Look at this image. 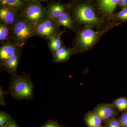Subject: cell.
I'll list each match as a JSON object with an SVG mask.
<instances>
[{"label": "cell", "instance_id": "obj_1", "mask_svg": "<svg viewBox=\"0 0 127 127\" xmlns=\"http://www.w3.org/2000/svg\"><path fill=\"white\" fill-rule=\"evenodd\" d=\"M34 86L30 76L25 72L12 76L8 87V94L18 101H32L34 99Z\"/></svg>", "mask_w": 127, "mask_h": 127}, {"label": "cell", "instance_id": "obj_2", "mask_svg": "<svg viewBox=\"0 0 127 127\" xmlns=\"http://www.w3.org/2000/svg\"><path fill=\"white\" fill-rule=\"evenodd\" d=\"M11 30L12 42L22 47L31 37L35 36V25L20 17Z\"/></svg>", "mask_w": 127, "mask_h": 127}, {"label": "cell", "instance_id": "obj_3", "mask_svg": "<svg viewBox=\"0 0 127 127\" xmlns=\"http://www.w3.org/2000/svg\"><path fill=\"white\" fill-rule=\"evenodd\" d=\"M73 15L77 23L88 27L98 26L101 23V21L96 15L93 6L87 3L77 5L74 9Z\"/></svg>", "mask_w": 127, "mask_h": 127}, {"label": "cell", "instance_id": "obj_4", "mask_svg": "<svg viewBox=\"0 0 127 127\" xmlns=\"http://www.w3.org/2000/svg\"><path fill=\"white\" fill-rule=\"evenodd\" d=\"M21 17L34 25L47 18L46 8L39 0H28Z\"/></svg>", "mask_w": 127, "mask_h": 127}, {"label": "cell", "instance_id": "obj_5", "mask_svg": "<svg viewBox=\"0 0 127 127\" xmlns=\"http://www.w3.org/2000/svg\"><path fill=\"white\" fill-rule=\"evenodd\" d=\"M106 30L95 31L91 28L87 27L80 31L75 40V52L77 50H84L92 47Z\"/></svg>", "mask_w": 127, "mask_h": 127}, {"label": "cell", "instance_id": "obj_6", "mask_svg": "<svg viewBox=\"0 0 127 127\" xmlns=\"http://www.w3.org/2000/svg\"><path fill=\"white\" fill-rule=\"evenodd\" d=\"M60 31L59 27L56 25L54 21L47 18L35 25V36L47 40Z\"/></svg>", "mask_w": 127, "mask_h": 127}, {"label": "cell", "instance_id": "obj_7", "mask_svg": "<svg viewBox=\"0 0 127 127\" xmlns=\"http://www.w3.org/2000/svg\"><path fill=\"white\" fill-rule=\"evenodd\" d=\"M94 112L97 115L102 122H104L112 118L117 117L118 111L112 104L101 103L95 107Z\"/></svg>", "mask_w": 127, "mask_h": 127}, {"label": "cell", "instance_id": "obj_8", "mask_svg": "<svg viewBox=\"0 0 127 127\" xmlns=\"http://www.w3.org/2000/svg\"><path fill=\"white\" fill-rule=\"evenodd\" d=\"M22 48L16 46L12 41L1 45L0 47V65L21 51Z\"/></svg>", "mask_w": 127, "mask_h": 127}, {"label": "cell", "instance_id": "obj_9", "mask_svg": "<svg viewBox=\"0 0 127 127\" xmlns=\"http://www.w3.org/2000/svg\"><path fill=\"white\" fill-rule=\"evenodd\" d=\"M67 5L58 2H52L47 6V18L54 21L59 18L64 13L67 12Z\"/></svg>", "mask_w": 127, "mask_h": 127}, {"label": "cell", "instance_id": "obj_10", "mask_svg": "<svg viewBox=\"0 0 127 127\" xmlns=\"http://www.w3.org/2000/svg\"><path fill=\"white\" fill-rule=\"evenodd\" d=\"M20 17L18 13L8 7L0 6V22L7 25L11 28L17 21Z\"/></svg>", "mask_w": 127, "mask_h": 127}, {"label": "cell", "instance_id": "obj_11", "mask_svg": "<svg viewBox=\"0 0 127 127\" xmlns=\"http://www.w3.org/2000/svg\"><path fill=\"white\" fill-rule=\"evenodd\" d=\"M21 51L17 53L0 65L1 68H3L5 71L12 76L17 75V71L20 59Z\"/></svg>", "mask_w": 127, "mask_h": 127}, {"label": "cell", "instance_id": "obj_12", "mask_svg": "<svg viewBox=\"0 0 127 127\" xmlns=\"http://www.w3.org/2000/svg\"><path fill=\"white\" fill-rule=\"evenodd\" d=\"M76 52L75 48H71L64 46L53 55V62L63 63L67 61L73 53Z\"/></svg>", "mask_w": 127, "mask_h": 127}, {"label": "cell", "instance_id": "obj_13", "mask_svg": "<svg viewBox=\"0 0 127 127\" xmlns=\"http://www.w3.org/2000/svg\"><path fill=\"white\" fill-rule=\"evenodd\" d=\"M28 0H0V6L8 7L18 13L21 14L26 6Z\"/></svg>", "mask_w": 127, "mask_h": 127}, {"label": "cell", "instance_id": "obj_14", "mask_svg": "<svg viewBox=\"0 0 127 127\" xmlns=\"http://www.w3.org/2000/svg\"><path fill=\"white\" fill-rule=\"evenodd\" d=\"M64 32V31H61L58 34L50 37L47 40L48 47L52 55L64 46L61 38L62 34Z\"/></svg>", "mask_w": 127, "mask_h": 127}, {"label": "cell", "instance_id": "obj_15", "mask_svg": "<svg viewBox=\"0 0 127 127\" xmlns=\"http://www.w3.org/2000/svg\"><path fill=\"white\" fill-rule=\"evenodd\" d=\"M84 119L87 127H105L102 124L101 119L93 111L88 112L84 116Z\"/></svg>", "mask_w": 127, "mask_h": 127}, {"label": "cell", "instance_id": "obj_16", "mask_svg": "<svg viewBox=\"0 0 127 127\" xmlns=\"http://www.w3.org/2000/svg\"><path fill=\"white\" fill-rule=\"evenodd\" d=\"M118 1V0H100L98 1V7L104 14L109 15L115 10Z\"/></svg>", "mask_w": 127, "mask_h": 127}, {"label": "cell", "instance_id": "obj_17", "mask_svg": "<svg viewBox=\"0 0 127 127\" xmlns=\"http://www.w3.org/2000/svg\"><path fill=\"white\" fill-rule=\"evenodd\" d=\"M54 21L56 25L59 27L60 26H62L68 29L74 30V25L72 18L67 11L64 13Z\"/></svg>", "mask_w": 127, "mask_h": 127}, {"label": "cell", "instance_id": "obj_18", "mask_svg": "<svg viewBox=\"0 0 127 127\" xmlns=\"http://www.w3.org/2000/svg\"><path fill=\"white\" fill-rule=\"evenodd\" d=\"M12 41L11 28L4 23H0V42L1 45Z\"/></svg>", "mask_w": 127, "mask_h": 127}, {"label": "cell", "instance_id": "obj_19", "mask_svg": "<svg viewBox=\"0 0 127 127\" xmlns=\"http://www.w3.org/2000/svg\"><path fill=\"white\" fill-rule=\"evenodd\" d=\"M119 112L127 111V98L121 97L114 100L112 103Z\"/></svg>", "mask_w": 127, "mask_h": 127}, {"label": "cell", "instance_id": "obj_20", "mask_svg": "<svg viewBox=\"0 0 127 127\" xmlns=\"http://www.w3.org/2000/svg\"><path fill=\"white\" fill-rule=\"evenodd\" d=\"M12 119L11 116L4 111H0V127L4 126Z\"/></svg>", "mask_w": 127, "mask_h": 127}, {"label": "cell", "instance_id": "obj_21", "mask_svg": "<svg viewBox=\"0 0 127 127\" xmlns=\"http://www.w3.org/2000/svg\"><path fill=\"white\" fill-rule=\"evenodd\" d=\"M104 126L105 127H123L119 118L117 117L112 118L105 122Z\"/></svg>", "mask_w": 127, "mask_h": 127}, {"label": "cell", "instance_id": "obj_22", "mask_svg": "<svg viewBox=\"0 0 127 127\" xmlns=\"http://www.w3.org/2000/svg\"><path fill=\"white\" fill-rule=\"evenodd\" d=\"M59 124L57 120H48L43 125H42L40 127H65Z\"/></svg>", "mask_w": 127, "mask_h": 127}, {"label": "cell", "instance_id": "obj_23", "mask_svg": "<svg viewBox=\"0 0 127 127\" xmlns=\"http://www.w3.org/2000/svg\"><path fill=\"white\" fill-rule=\"evenodd\" d=\"M8 94L7 91H4L2 89V87H0V106L1 107L5 106L6 105L5 96L6 94Z\"/></svg>", "mask_w": 127, "mask_h": 127}, {"label": "cell", "instance_id": "obj_24", "mask_svg": "<svg viewBox=\"0 0 127 127\" xmlns=\"http://www.w3.org/2000/svg\"><path fill=\"white\" fill-rule=\"evenodd\" d=\"M116 18L123 21L127 20V7L123 8L116 14Z\"/></svg>", "mask_w": 127, "mask_h": 127}, {"label": "cell", "instance_id": "obj_25", "mask_svg": "<svg viewBox=\"0 0 127 127\" xmlns=\"http://www.w3.org/2000/svg\"><path fill=\"white\" fill-rule=\"evenodd\" d=\"M119 119L123 127H127V112L123 113Z\"/></svg>", "mask_w": 127, "mask_h": 127}, {"label": "cell", "instance_id": "obj_26", "mask_svg": "<svg viewBox=\"0 0 127 127\" xmlns=\"http://www.w3.org/2000/svg\"><path fill=\"white\" fill-rule=\"evenodd\" d=\"M1 127H19L17 125L14 119H12L10 121L5 124L4 126Z\"/></svg>", "mask_w": 127, "mask_h": 127}, {"label": "cell", "instance_id": "obj_27", "mask_svg": "<svg viewBox=\"0 0 127 127\" xmlns=\"http://www.w3.org/2000/svg\"><path fill=\"white\" fill-rule=\"evenodd\" d=\"M124 4V0H118V5L120 8L123 9Z\"/></svg>", "mask_w": 127, "mask_h": 127}, {"label": "cell", "instance_id": "obj_28", "mask_svg": "<svg viewBox=\"0 0 127 127\" xmlns=\"http://www.w3.org/2000/svg\"><path fill=\"white\" fill-rule=\"evenodd\" d=\"M126 7H127V0H124V4L123 8H126Z\"/></svg>", "mask_w": 127, "mask_h": 127}]
</instances>
